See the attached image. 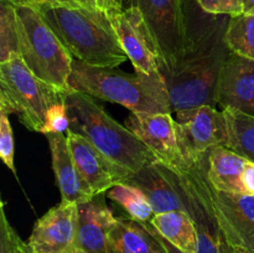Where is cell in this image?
<instances>
[{"instance_id": "cell-34", "label": "cell", "mask_w": 254, "mask_h": 253, "mask_svg": "<svg viewBox=\"0 0 254 253\" xmlns=\"http://www.w3.org/2000/svg\"><path fill=\"white\" fill-rule=\"evenodd\" d=\"M233 253H251V252H248V251H245V250H241V248H235Z\"/></svg>"}, {"instance_id": "cell-30", "label": "cell", "mask_w": 254, "mask_h": 253, "mask_svg": "<svg viewBox=\"0 0 254 253\" xmlns=\"http://www.w3.org/2000/svg\"><path fill=\"white\" fill-rule=\"evenodd\" d=\"M184 4H185L186 11H188L189 16H190V20L192 22V26L195 29L196 34L201 37L203 35V32L216 21L217 16L205 14L198 7L196 0H184Z\"/></svg>"}, {"instance_id": "cell-24", "label": "cell", "mask_w": 254, "mask_h": 253, "mask_svg": "<svg viewBox=\"0 0 254 253\" xmlns=\"http://www.w3.org/2000/svg\"><path fill=\"white\" fill-rule=\"evenodd\" d=\"M225 42L232 54L254 60V14L230 17Z\"/></svg>"}, {"instance_id": "cell-28", "label": "cell", "mask_w": 254, "mask_h": 253, "mask_svg": "<svg viewBox=\"0 0 254 253\" xmlns=\"http://www.w3.org/2000/svg\"><path fill=\"white\" fill-rule=\"evenodd\" d=\"M205 14L212 16H238L243 14L241 0H196Z\"/></svg>"}, {"instance_id": "cell-36", "label": "cell", "mask_w": 254, "mask_h": 253, "mask_svg": "<svg viewBox=\"0 0 254 253\" xmlns=\"http://www.w3.org/2000/svg\"><path fill=\"white\" fill-rule=\"evenodd\" d=\"M74 253H87V252H83V251H79V250H76V252Z\"/></svg>"}, {"instance_id": "cell-31", "label": "cell", "mask_w": 254, "mask_h": 253, "mask_svg": "<svg viewBox=\"0 0 254 253\" xmlns=\"http://www.w3.org/2000/svg\"><path fill=\"white\" fill-rule=\"evenodd\" d=\"M145 225H146V227L149 228V231H150V232L153 233L154 237H155L156 240H158L159 242H160V245L163 246V248H164V250H165L166 253H188V252H184L183 250L178 248V247H176V246H174L173 243L169 242V241L166 240V238H164L163 236H161L160 233H159L158 231H156L155 228H154V226L151 225L150 222H145Z\"/></svg>"}, {"instance_id": "cell-11", "label": "cell", "mask_w": 254, "mask_h": 253, "mask_svg": "<svg viewBox=\"0 0 254 253\" xmlns=\"http://www.w3.org/2000/svg\"><path fill=\"white\" fill-rule=\"evenodd\" d=\"M78 203L64 201L36 221L26 245L37 253H74Z\"/></svg>"}, {"instance_id": "cell-2", "label": "cell", "mask_w": 254, "mask_h": 253, "mask_svg": "<svg viewBox=\"0 0 254 253\" xmlns=\"http://www.w3.org/2000/svg\"><path fill=\"white\" fill-rule=\"evenodd\" d=\"M228 20L225 15L217 16L192 52L173 72L164 74L174 113L202 106H217L220 77L231 55L225 42Z\"/></svg>"}, {"instance_id": "cell-26", "label": "cell", "mask_w": 254, "mask_h": 253, "mask_svg": "<svg viewBox=\"0 0 254 253\" xmlns=\"http://www.w3.org/2000/svg\"><path fill=\"white\" fill-rule=\"evenodd\" d=\"M14 133L9 121V114L0 112V158L2 163L15 174Z\"/></svg>"}, {"instance_id": "cell-4", "label": "cell", "mask_w": 254, "mask_h": 253, "mask_svg": "<svg viewBox=\"0 0 254 253\" xmlns=\"http://www.w3.org/2000/svg\"><path fill=\"white\" fill-rule=\"evenodd\" d=\"M68 112V130L83 136L113 163L138 173L156 158L130 130L114 121L93 97L69 91L64 98Z\"/></svg>"}, {"instance_id": "cell-35", "label": "cell", "mask_w": 254, "mask_h": 253, "mask_svg": "<svg viewBox=\"0 0 254 253\" xmlns=\"http://www.w3.org/2000/svg\"><path fill=\"white\" fill-rule=\"evenodd\" d=\"M113 1L116 2V4L118 5L119 7H123V1H124V0H113Z\"/></svg>"}, {"instance_id": "cell-14", "label": "cell", "mask_w": 254, "mask_h": 253, "mask_svg": "<svg viewBox=\"0 0 254 253\" xmlns=\"http://www.w3.org/2000/svg\"><path fill=\"white\" fill-rule=\"evenodd\" d=\"M126 126L150 149L159 163L174 166L184 160L171 113H131Z\"/></svg>"}, {"instance_id": "cell-27", "label": "cell", "mask_w": 254, "mask_h": 253, "mask_svg": "<svg viewBox=\"0 0 254 253\" xmlns=\"http://www.w3.org/2000/svg\"><path fill=\"white\" fill-rule=\"evenodd\" d=\"M69 128V118L68 112H67L66 102L62 101L56 103L49 109L46 114V121H45V126L42 129V134L52 133H64Z\"/></svg>"}, {"instance_id": "cell-21", "label": "cell", "mask_w": 254, "mask_h": 253, "mask_svg": "<svg viewBox=\"0 0 254 253\" xmlns=\"http://www.w3.org/2000/svg\"><path fill=\"white\" fill-rule=\"evenodd\" d=\"M164 238L188 253H197V231L186 211H169L154 215L150 221Z\"/></svg>"}, {"instance_id": "cell-16", "label": "cell", "mask_w": 254, "mask_h": 253, "mask_svg": "<svg viewBox=\"0 0 254 253\" xmlns=\"http://www.w3.org/2000/svg\"><path fill=\"white\" fill-rule=\"evenodd\" d=\"M207 178L216 190L254 195V163L227 146L208 151Z\"/></svg>"}, {"instance_id": "cell-6", "label": "cell", "mask_w": 254, "mask_h": 253, "mask_svg": "<svg viewBox=\"0 0 254 253\" xmlns=\"http://www.w3.org/2000/svg\"><path fill=\"white\" fill-rule=\"evenodd\" d=\"M15 9L19 56L24 63L41 81L62 91H71V55L35 7L19 5Z\"/></svg>"}, {"instance_id": "cell-32", "label": "cell", "mask_w": 254, "mask_h": 253, "mask_svg": "<svg viewBox=\"0 0 254 253\" xmlns=\"http://www.w3.org/2000/svg\"><path fill=\"white\" fill-rule=\"evenodd\" d=\"M241 2H242L243 14H254V0H241Z\"/></svg>"}, {"instance_id": "cell-1", "label": "cell", "mask_w": 254, "mask_h": 253, "mask_svg": "<svg viewBox=\"0 0 254 253\" xmlns=\"http://www.w3.org/2000/svg\"><path fill=\"white\" fill-rule=\"evenodd\" d=\"M72 59L93 67L117 68L128 59L109 12L86 5H34Z\"/></svg>"}, {"instance_id": "cell-18", "label": "cell", "mask_w": 254, "mask_h": 253, "mask_svg": "<svg viewBox=\"0 0 254 253\" xmlns=\"http://www.w3.org/2000/svg\"><path fill=\"white\" fill-rule=\"evenodd\" d=\"M46 136L51 150L52 169L56 176L62 200L74 203L92 200L94 195L77 170L69 150L67 134L52 133L47 134Z\"/></svg>"}, {"instance_id": "cell-23", "label": "cell", "mask_w": 254, "mask_h": 253, "mask_svg": "<svg viewBox=\"0 0 254 253\" xmlns=\"http://www.w3.org/2000/svg\"><path fill=\"white\" fill-rule=\"evenodd\" d=\"M106 195L126 211L128 218L136 222H150L151 218L155 215L143 191L126 181L112 186L107 191Z\"/></svg>"}, {"instance_id": "cell-7", "label": "cell", "mask_w": 254, "mask_h": 253, "mask_svg": "<svg viewBox=\"0 0 254 253\" xmlns=\"http://www.w3.org/2000/svg\"><path fill=\"white\" fill-rule=\"evenodd\" d=\"M66 94L37 78L20 56L0 63V112L16 114L29 130L42 133L49 109Z\"/></svg>"}, {"instance_id": "cell-33", "label": "cell", "mask_w": 254, "mask_h": 253, "mask_svg": "<svg viewBox=\"0 0 254 253\" xmlns=\"http://www.w3.org/2000/svg\"><path fill=\"white\" fill-rule=\"evenodd\" d=\"M19 253H37V252H34V251H32L31 248L26 245V243L21 242V245H20Z\"/></svg>"}, {"instance_id": "cell-15", "label": "cell", "mask_w": 254, "mask_h": 253, "mask_svg": "<svg viewBox=\"0 0 254 253\" xmlns=\"http://www.w3.org/2000/svg\"><path fill=\"white\" fill-rule=\"evenodd\" d=\"M217 104L254 116L253 59L231 52L220 77Z\"/></svg>"}, {"instance_id": "cell-8", "label": "cell", "mask_w": 254, "mask_h": 253, "mask_svg": "<svg viewBox=\"0 0 254 253\" xmlns=\"http://www.w3.org/2000/svg\"><path fill=\"white\" fill-rule=\"evenodd\" d=\"M138 7L151 35L161 74H168L192 52L200 36L196 34L184 0H129Z\"/></svg>"}, {"instance_id": "cell-22", "label": "cell", "mask_w": 254, "mask_h": 253, "mask_svg": "<svg viewBox=\"0 0 254 253\" xmlns=\"http://www.w3.org/2000/svg\"><path fill=\"white\" fill-rule=\"evenodd\" d=\"M227 122V148L254 163V116L236 109H222Z\"/></svg>"}, {"instance_id": "cell-9", "label": "cell", "mask_w": 254, "mask_h": 253, "mask_svg": "<svg viewBox=\"0 0 254 253\" xmlns=\"http://www.w3.org/2000/svg\"><path fill=\"white\" fill-rule=\"evenodd\" d=\"M175 118L184 160L198 161L216 146H227V122L223 112L202 106L178 112Z\"/></svg>"}, {"instance_id": "cell-10", "label": "cell", "mask_w": 254, "mask_h": 253, "mask_svg": "<svg viewBox=\"0 0 254 253\" xmlns=\"http://www.w3.org/2000/svg\"><path fill=\"white\" fill-rule=\"evenodd\" d=\"M109 16L119 42L135 72L144 74L161 73L155 45L138 7L113 10L109 11Z\"/></svg>"}, {"instance_id": "cell-13", "label": "cell", "mask_w": 254, "mask_h": 253, "mask_svg": "<svg viewBox=\"0 0 254 253\" xmlns=\"http://www.w3.org/2000/svg\"><path fill=\"white\" fill-rule=\"evenodd\" d=\"M66 134L77 170L94 196L106 193L112 186L134 175L133 171L113 163L83 136L71 130Z\"/></svg>"}, {"instance_id": "cell-25", "label": "cell", "mask_w": 254, "mask_h": 253, "mask_svg": "<svg viewBox=\"0 0 254 253\" xmlns=\"http://www.w3.org/2000/svg\"><path fill=\"white\" fill-rule=\"evenodd\" d=\"M19 56L16 9L7 0L0 5V63Z\"/></svg>"}, {"instance_id": "cell-3", "label": "cell", "mask_w": 254, "mask_h": 253, "mask_svg": "<svg viewBox=\"0 0 254 253\" xmlns=\"http://www.w3.org/2000/svg\"><path fill=\"white\" fill-rule=\"evenodd\" d=\"M68 86L72 91L121 104L131 113H173L161 73H127L117 68L88 66L73 60Z\"/></svg>"}, {"instance_id": "cell-17", "label": "cell", "mask_w": 254, "mask_h": 253, "mask_svg": "<svg viewBox=\"0 0 254 253\" xmlns=\"http://www.w3.org/2000/svg\"><path fill=\"white\" fill-rule=\"evenodd\" d=\"M117 217L106 203L104 193L78 203L76 250L87 253H107V238Z\"/></svg>"}, {"instance_id": "cell-12", "label": "cell", "mask_w": 254, "mask_h": 253, "mask_svg": "<svg viewBox=\"0 0 254 253\" xmlns=\"http://www.w3.org/2000/svg\"><path fill=\"white\" fill-rule=\"evenodd\" d=\"M216 217L233 248L254 253V195L216 190L210 183Z\"/></svg>"}, {"instance_id": "cell-5", "label": "cell", "mask_w": 254, "mask_h": 253, "mask_svg": "<svg viewBox=\"0 0 254 253\" xmlns=\"http://www.w3.org/2000/svg\"><path fill=\"white\" fill-rule=\"evenodd\" d=\"M161 166L195 223L197 253H233L235 248L228 242L216 217L207 178V155L198 161L183 160L178 165L161 164Z\"/></svg>"}, {"instance_id": "cell-20", "label": "cell", "mask_w": 254, "mask_h": 253, "mask_svg": "<svg viewBox=\"0 0 254 253\" xmlns=\"http://www.w3.org/2000/svg\"><path fill=\"white\" fill-rule=\"evenodd\" d=\"M107 253H166L145 223L117 217L107 238Z\"/></svg>"}, {"instance_id": "cell-29", "label": "cell", "mask_w": 254, "mask_h": 253, "mask_svg": "<svg viewBox=\"0 0 254 253\" xmlns=\"http://www.w3.org/2000/svg\"><path fill=\"white\" fill-rule=\"evenodd\" d=\"M7 1L11 2L14 6H19V5L34 6V5L41 4H72L97 7V9L106 10L108 12L117 9H123V7H119L113 0H7Z\"/></svg>"}, {"instance_id": "cell-19", "label": "cell", "mask_w": 254, "mask_h": 253, "mask_svg": "<svg viewBox=\"0 0 254 253\" xmlns=\"http://www.w3.org/2000/svg\"><path fill=\"white\" fill-rule=\"evenodd\" d=\"M126 183L143 191L155 215L169 211H186L183 198L159 161L144 166Z\"/></svg>"}]
</instances>
